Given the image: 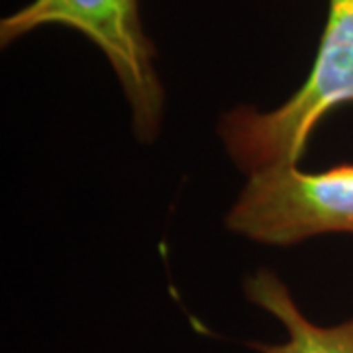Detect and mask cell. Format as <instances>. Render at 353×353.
Segmentation results:
<instances>
[{
	"label": "cell",
	"instance_id": "cell-1",
	"mask_svg": "<svg viewBox=\"0 0 353 353\" xmlns=\"http://www.w3.org/2000/svg\"><path fill=\"white\" fill-rule=\"evenodd\" d=\"M353 102V0H328L314 63L301 88L271 112L240 106L222 116L218 134L232 161L255 175L299 165L318 124Z\"/></svg>",
	"mask_w": 353,
	"mask_h": 353
},
{
	"label": "cell",
	"instance_id": "cell-2",
	"mask_svg": "<svg viewBox=\"0 0 353 353\" xmlns=\"http://www.w3.org/2000/svg\"><path fill=\"white\" fill-rule=\"evenodd\" d=\"M43 26L71 28L101 50L126 94L136 138L153 141L163 118L165 88L139 0H32L2 18L0 46L8 48Z\"/></svg>",
	"mask_w": 353,
	"mask_h": 353
},
{
	"label": "cell",
	"instance_id": "cell-3",
	"mask_svg": "<svg viewBox=\"0 0 353 353\" xmlns=\"http://www.w3.org/2000/svg\"><path fill=\"white\" fill-rule=\"evenodd\" d=\"M230 232L287 248L314 236L353 234V165L304 173L281 165L250 175L226 216Z\"/></svg>",
	"mask_w": 353,
	"mask_h": 353
},
{
	"label": "cell",
	"instance_id": "cell-4",
	"mask_svg": "<svg viewBox=\"0 0 353 353\" xmlns=\"http://www.w3.org/2000/svg\"><path fill=\"white\" fill-rule=\"evenodd\" d=\"M248 301L275 316L287 330V341H252L259 353H353V318L338 326H318L308 320L294 303L287 285L271 271L257 269L243 281Z\"/></svg>",
	"mask_w": 353,
	"mask_h": 353
}]
</instances>
